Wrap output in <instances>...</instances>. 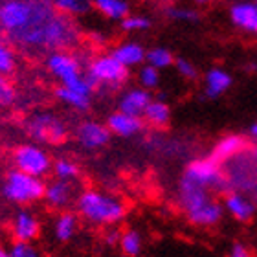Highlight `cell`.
<instances>
[{
  "label": "cell",
  "instance_id": "7",
  "mask_svg": "<svg viewBox=\"0 0 257 257\" xmlns=\"http://www.w3.org/2000/svg\"><path fill=\"white\" fill-rule=\"evenodd\" d=\"M13 164H15L17 169L30 173V175L39 178H44L54 167V162H52L48 153L41 145L35 144L19 145L13 151Z\"/></svg>",
  "mask_w": 257,
  "mask_h": 257
},
{
  "label": "cell",
  "instance_id": "28",
  "mask_svg": "<svg viewBox=\"0 0 257 257\" xmlns=\"http://www.w3.org/2000/svg\"><path fill=\"white\" fill-rule=\"evenodd\" d=\"M55 178H63V180H77L79 177V167L74 160L70 158H57L54 162V167H52Z\"/></svg>",
  "mask_w": 257,
  "mask_h": 257
},
{
  "label": "cell",
  "instance_id": "22",
  "mask_svg": "<svg viewBox=\"0 0 257 257\" xmlns=\"http://www.w3.org/2000/svg\"><path fill=\"white\" fill-rule=\"evenodd\" d=\"M92 8L108 21H121L131 13L127 0H92Z\"/></svg>",
  "mask_w": 257,
  "mask_h": 257
},
{
  "label": "cell",
  "instance_id": "5",
  "mask_svg": "<svg viewBox=\"0 0 257 257\" xmlns=\"http://www.w3.org/2000/svg\"><path fill=\"white\" fill-rule=\"evenodd\" d=\"M86 77L92 83L94 90L99 86L119 88L128 79V68L119 63L110 52V54L97 55L90 61V64L86 66Z\"/></svg>",
  "mask_w": 257,
  "mask_h": 257
},
{
  "label": "cell",
  "instance_id": "31",
  "mask_svg": "<svg viewBox=\"0 0 257 257\" xmlns=\"http://www.w3.org/2000/svg\"><path fill=\"white\" fill-rule=\"evenodd\" d=\"M17 101V88L6 75H0V107L8 108L15 105Z\"/></svg>",
  "mask_w": 257,
  "mask_h": 257
},
{
  "label": "cell",
  "instance_id": "39",
  "mask_svg": "<svg viewBox=\"0 0 257 257\" xmlns=\"http://www.w3.org/2000/svg\"><path fill=\"white\" fill-rule=\"evenodd\" d=\"M0 257H8V250L2 244H0Z\"/></svg>",
  "mask_w": 257,
  "mask_h": 257
},
{
  "label": "cell",
  "instance_id": "33",
  "mask_svg": "<svg viewBox=\"0 0 257 257\" xmlns=\"http://www.w3.org/2000/svg\"><path fill=\"white\" fill-rule=\"evenodd\" d=\"M15 68V54L6 43L0 41V75H8Z\"/></svg>",
  "mask_w": 257,
  "mask_h": 257
},
{
  "label": "cell",
  "instance_id": "32",
  "mask_svg": "<svg viewBox=\"0 0 257 257\" xmlns=\"http://www.w3.org/2000/svg\"><path fill=\"white\" fill-rule=\"evenodd\" d=\"M10 257H37L39 250L32 241H15L8 250Z\"/></svg>",
  "mask_w": 257,
  "mask_h": 257
},
{
  "label": "cell",
  "instance_id": "14",
  "mask_svg": "<svg viewBox=\"0 0 257 257\" xmlns=\"http://www.w3.org/2000/svg\"><path fill=\"white\" fill-rule=\"evenodd\" d=\"M230 19L237 28L257 35V0L233 4L230 8Z\"/></svg>",
  "mask_w": 257,
  "mask_h": 257
},
{
  "label": "cell",
  "instance_id": "2",
  "mask_svg": "<svg viewBox=\"0 0 257 257\" xmlns=\"http://www.w3.org/2000/svg\"><path fill=\"white\" fill-rule=\"evenodd\" d=\"M75 208L86 222L94 226H114L121 222L127 215V206L118 197L99 189L81 191L75 200Z\"/></svg>",
  "mask_w": 257,
  "mask_h": 257
},
{
  "label": "cell",
  "instance_id": "21",
  "mask_svg": "<svg viewBox=\"0 0 257 257\" xmlns=\"http://www.w3.org/2000/svg\"><path fill=\"white\" fill-rule=\"evenodd\" d=\"M242 147H244V140H242L241 136H237V134H230V136H224V138H220L219 142H217V145L213 147V151H211L209 156H211L215 162L222 164V162L233 158Z\"/></svg>",
  "mask_w": 257,
  "mask_h": 257
},
{
  "label": "cell",
  "instance_id": "18",
  "mask_svg": "<svg viewBox=\"0 0 257 257\" xmlns=\"http://www.w3.org/2000/svg\"><path fill=\"white\" fill-rule=\"evenodd\" d=\"M224 209L239 222H248L252 220V217L255 215V208L253 204L248 200L244 195L235 191H228V195L224 197Z\"/></svg>",
  "mask_w": 257,
  "mask_h": 257
},
{
  "label": "cell",
  "instance_id": "1",
  "mask_svg": "<svg viewBox=\"0 0 257 257\" xmlns=\"http://www.w3.org/2000/svg\"><path fill=\"white\" fill-rule=\"evenodd\" d=\"M79 37V30L74 22L70 21L68 15L63 13H44L37 17L24 32L17 33L11 37L15 43L30 48H46V50H66L72 44H75Z\"/></svg>",
  "mask_w": 257,
  "mask_h": 257
},
{
  "label": "cell",
  "instance_id": "19",
  "mask_svg": "<svg viewBox=\"0 0 257 257\" xmlns=\"http://www.w3.org/2000/svg\"><path fill=\"white\" fill-rule=\"evenodd\" d=\"M224 215V206L220 202H217L215 198H211L208 204H204L202 208L195 209L193 213L186 215L188 220L195 226H202V228H209V226H215L217 222H220Z\"/></svg>",
  "mask_w": 257,
  "mask_h": 257
},
{
  "label": "cell",
  "instance_id": "10",
  "mask_svg": "<svg viewBox=\"0 0 257 257\" xmlns=\"http://www.w3.org/2000/svg\"><path fill=\"white\" fill-rule=\"evenodd\" d=\"M75 136H77V142H79L85 149L88 151H96L101 149L108 144V140L112 136L110 128L107 125L99 123V121H94V119H86L83 123H79L77 131H75Z\"/></svg>",
  "mask_w": 257,
  "mask_h": 257
},
{
  "label": "cell",
  "instance_id": "8",
  "mask_svg": "<svg viewBox=\"0 0 257 257\" xmlns=\"http://www.w3.org/2000/svg\"><path fill=\"white\" fill-rule=\"evenodd\" d=\"M46 68L55 79L61 81V85L72 86L85 81V74L77 55L70 54L66 50H54L46 57Z\"/></svg>",
  "mask_w": 257,
  "mask_h": 257
},
{
  "label": "cell",
  "instance_id": "20",
  "mask_svg": "<svg viewBox=\"0 0 257 257\" xmlns=\"http://www.w3.org/2000/svg\"><path fill=\"white\" fill-rule=\"evenodd\" d=\"M144 121L147 125H151V127L155 128H162L166 127V125H169V119H171V108H169V105H167L164 99H160V97H153L151 99V103L147 105V108H145L144 112Z\"/></svg>",
  "mask_w": 257,
  "mask_h": 257
},
{
  "label": "cell",
  "instance_id": "29",
  "mask_svg": "<svg viewBox=\"0 0 257 257\" xmlns=\"http://www.w3.org/2000/svg\"><path fill=\"white\" fill-rule=\"evenodd\" d=\"M138 83L147 90H153L160 85V70L149 63H144L138 66Z\"/></svg>",
  "mask_w": 257,
  "mask_h": 257
},
{
  "label": "cell",
  "instance_id": "23",
  "mask_svg": "<svg viewBox=\"0 0 257 257\" xmlns=\"http://www.w3.org/2000/svg\"><path fill=\"white\" fill-rule=\"evenodd\" d=\"M77 215L72 213V211H66L63 209L57 217H55L54 222V237L59 242H68L74 239L75 231H77Z\"/></svg>",
  "mask_w": 257,
  "mask_h": 257
},
{
  "label": "cell",
  "instance_id": "3",
  "mask_svg": "<svg viewBox=\"0 0 257 257\" xmlns=\"http://www.w3.org/2000/svg\"><path fill=\"white\" fill-rule=\"evenodd\" d=\"M55 10L54 0H6L0 4V30L8 35L15 37L17 33L24 32L39 15Z\"/></svg>",
  "mask_w": 257,
  "mask_h": 257
},
{
  "label": "cell",
  "instance_id": "35",
  "mask_svg": "<svg viewBox=\"0 0 257 257\" xmlns=\"http://www.w3.org/2000/svg\"><path fill=\"white\" fill-rule=\"evenodd\" d=\"M175 68H177V72L182 75L184 79L193 81V79H197L198 77L197 66H195L191 61L184 59V57H177V59H175Z\"/></svg>",
  "mask_w": 257,
  "mask_h": 257
},
{
  "label": "cell",
  "instance_id": "36",
  "mask_svg": "<svg viewBox=\"0 0 257 257\" xmlns=\"http://www.w3.org/2000/svg\"><path fill=\"white\" fill-rule=\"evenodd\" d=\"M230 255L231 257H248L250 252H248V248L242 244V242H233L230 248Z\"/></svg>",
  "mask_w": 257,
  "mask_h": 257
},
{
  "label": "cell",
  "instance_id": "24",
  "mask_svg": "<svg viewBox=\"0 0 257 257\" xmlns=\"http://www.w3.org/2000/svg\"><path fill=\"white\" fill-rule=\"evenodd\" d=\"M55 96L59 101H63L64 105L75 108V110H86L90 107V97L92 94L88 92H83L79 88H72V86L61 85L57 90H55Z\"/></svg>",
  "mask_w": 257,
  "mask_h": 257
},
{
  "label": "cell",
  "instance_id": "11",
  "mask_svg": "<svg viewBox=\"0 0 257 257\" xmlns=\"http://www.w3.org/2000/svg\"><path fill=\"white\" fill-rule=\"evenodd\" d=\"M44 200L50 208L54 209H66L70 204L77 200L75 197V186L74 180H63V178H55L50 184H46L44 189Z\"/></svg>",
  "mask_w": 257,
  "mask_h": 257
},
{
  "label": "cell",
  "instance_id": "12",
  "mask_svg": "<svg viewBox=\"0 0 257 257\" xmlns=\"http://www.w3.org/2000/svg\"><path fill=\"white\" fill-rule=\"evenodd\" d=\"M144 125L145 121L142 116H133L123 110H116L107 119V127L110 128V133L119 138H133L144 131Z\"/></svg>",
  "mask_w": 257,
  "mask_h": 257
},
{
  "label": "cell",
  "instance_id": "38",
  "mask_svg": "<svg viewBox=\"0 0 257 257\" xmlns=\"http://www.w3.org/2000/svg\"><path fill=\"white\" fill-rule=\"evenodd\" d=\"M248 134H250V138L257 140V123L250 125V128H248Z\"/></svg>",
  "mask_w": 257,
  "mask_h": 257
},
{
  "label": "cell",
  "instance_id": "9",
  "mask_svg": "<svg viewBox=\"0 0 257 257\" xmlns=\"http://www.w3.org/2000/svg\"><path fill=\"white\" fill-rule=\"evenodd\" d=\"M28 133L33 140L46 144H61L66 138V125L55 114L41 112L35 114L28 121Z\"/></svg>",
  "mask_w": 257,
  "mask_h": 257
},
{
  "label": "cell",
  "instance_id": "26",
  "mask_svg": "<svg viewBox=\"0 0 257 257\" xmlns=\"http://www.w3.org/2000/svg\"><path fill=\"white\" fill-rule=\"evenodd\" d=\"M54 8L63 15L79 17L92 10V0H54Z\"/></svg>",
  "mask_w": 257,
  "mask_h": 257
},
{
  "label": "cell",
  "instance_id": "17",
  "mask_svg": "<svg viewBox=\"0 0 257 257\" xmlns=\"http://www.w3.org/2000/svg\"><path fill=\"white\" fill-rule=\"evenodd\" d=\"M112 55L119 63L125 64V66L131 70V68H138V66H142V64L145 63L147 50L140 43H136V41H125V43L118 44V46L112 50Z\"/></svg>",
  "mask_w": 257,
  "mask_h": 257
},
{
  "label": "cell",
  "instance_id": "16",
  "mask_svg": "<svg viewBox=\"0 0 257 257\" xmlns=\"http://www.w3.org/2000/svg\"><path fill=\"white\" fill-rule=\"evenodd\" d=\"M231 83L233 79L230 72H226L224 68H217V66L209 68L204 75V94L209 99H217L230 90Z\"/></svg>",
  "mask_w": 257,
  "mask_h": 257
},
{
  "label": "cell",
  "instance_id": "27",
  "mask_svg": "<svg viewBox=\"0 0 257 257\" xmlns=\"http://www.w3.org/2000/svg\"><path fill=\"white\" fill-rule=\"evenodd\" d=\"M175 55H173L171 50L164 48V46H155V48L147 50V57H145V63L153 64L158 70H166L169 66L175 64Z\"/></svg>",
  "mask_w": 257,
  "mask_h": 257
},
{
  "label": "cell",
  "instance_id": "37",
  "mask_svg": "<svg viewBox=\"0 0 257 257\" xmlns=\"http://www.w3.org/2000/svg\"><path fill=\"white\" fill-rule=\"evenodd\" d=\"M119 237H121V231L119 230H110L107 233V244L108 246H114V244H119Z\"/></svg>",
  "mask_w": 257,
  "mask_h": 257
},
{
  "label": "cell",
  "instance_id": "25",
  "mask_svg": "<svg viewBox=\"0 0 257 257\" xmlns=\"http://www.w3.org/2000/svg\"><path fill=\"white\" fill-rule=\"evenodd\" d=\"M142 246H144V239H142V233L138 230H128L121 231V237H119V248L121 252L128 257H136L142 253Z\"/></svg>",
  "mask_w": 257,
  "mask_h": 257
},
{
  "label": "cell",
  "instance_id": "15",
  "mask_svg": "<svg viewBox=\"0 0 257 257\" xmlns=\"http://www.w3.org/2000/svg\"><path fill=\"white\" fill-rule=\"evenodd\" d=\"M153 96L151 92L144 86H136V88H128L123 92V96L119 97V110L133 114V116H144L145 108L151 103Z\"/></svg>",
  "mask_w": 257,
  "mask_h": 257
},
{
  "label": "cell",
  "instance_id": "30",
  "mask_svg": "<svg viewBox=\"0 0 257 257\" xmlns=\"http://www.w3.org/2000/svg\"><path fill=\"white\" fill-rule=\"evenodd\" d=\"M119 26H121L123 32H128V33L145 32V30L151 28V19L145 15H131V13H128L125 19L119 21Z\"/></svg>",
  "mask_w": 257,
  "mask_h": 257
},
{
  "label": "cell",
  "instance_id": "6",
  "mask_svg": "<svg viewBox=\"0 0 257 257\" xmlns=\"http://www.w3.org/2000/svg\"><path fill=\"white\" fill-rule=\"evenodd\" d=\"M184 178H188L191 182L198 184L208 188L209 191H226L228 193V178L220 171V164L215 162L211 156L202 158V160L191 162L186 171H184Z\"/></svg>",
  "mask_w": 257,
  "mask_h": 257
},
{
  "label": "cell",
  "instance_id": "34",
  "mask_svg": "<svg viewBox=\"0 0 257 257\" xmlns=\"http://www.w3.org/2000/svg\"><path fill=\"white\" fill-rule=\"evenodd\" d=\"M167 17L178 22H195L198 19V13L191 8H167Z\"/></svg>",
  "mask_w": 257,
  "mask_h": 257
},
{
  "label": "cell",
  "instance_id": "4",
  "mask_svg": "<svg viewBox=\"0 0 257 257\" xmlns=\"http://www.w3.org/2000/svg\"><path fill=\"white\" fill-rule=\"evenodd\" d=\"M44 189H46V184L43 182V178L33 177L17 167L6 175L2 184L4 198L19 206H28L44 198Z\"/></svg>",
  "mask_w": 257,
  "mask_h": 257
},
{
  "label": "cell",
  "instance_id": "40",
  "mask_svg": "<svg viewBox=\"0 0 257 257\" xmlns=\"http://www.w3.org/2000/svg\"><path fill=\"white\" fill-rule=\"evenodd\" d=\"M195 2H197V4H208L209 0H195Z\"/></svg>",
  "mask_w": 257,
  "mask_h": 257
},
{
  "label": "cell",
  "instance_id": "13",
  "mask_svg": "<svg viewBox=\"0 0 257 257\" xmlns=\"http://www.w3.org/2000/svg\"><path fill=\"white\" fill-rule=\"evenodd\" d=\"M41 233V222L32 211L22 209L11 220V235L15 241H35Z\"/></svg>",
  "mask_w": 257,
  "mask_h": 257
}]
</instances>
